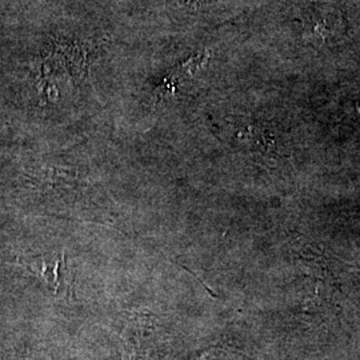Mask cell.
<instances>
[{
    "instance_id": "obj_2",
    "label": "cell",
    "mask_w": 360,
    "mask_h": 360,
    "mask_svg": "<svg viewBox=\"0 0 360 360\" xmlns=\"http://www.w3.org/2000/svg\"><path fill=\"white\" fill-rule=\"evenodd\" d=\"M342 26V18L334 10H316L311 11L306 19L304 32L312 40L324 43L331 39Z\"/></svg>"
},
{
    "instance_id": "obj_1",
    "label": "cell",
    "mask_w": 360,
    "mask_h": 360,
    "mask_svg": "<svg viewBox=\"0 0 360 360\" xmlns=\"http://www.w3.org/2000/svg\"><path fill=\"white\" fill-rule=\"evenodd\" d=\"M20 264L35 275L53 295L59 297L74 295V271L63 251L26 257L20 260Z\"/></svg>"
}]
</instances>
